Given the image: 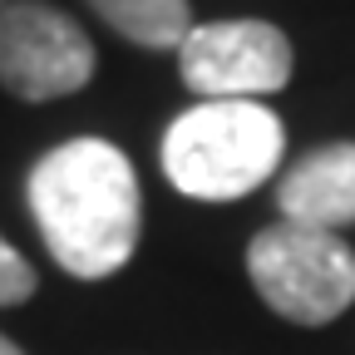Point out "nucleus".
I'll return each mask as SVG.
<instances>
[{"label":"nucleus","instance_id":"423d86ee","mask_svg":"<svg viewBox=\"0 0 355 355\" xmlns=\"http://www.w3.org/2000/svg\"><path fill=\"white\" fill-rule=\"evenodd\" d=\"M277 207L296 227L340 232L355 222V144H326L306 153L277 188Z\"/></svg>","mask_w":355,"mask_h":355},{"label":"nucleus","instance_id":"20e7f679","mask_svg":"<svg viewBox=\"0 0 355 355\" xmlns=\"http://www.w3.org/2000/svg\"><path fill=\"white\" fill-rule=\"evenodd\" d=\"M94 79L89 40L50 0H10L0 10V84L25 104H50Z\"/></svg>","mask_w":355,"mask_h":355},{"label":"nucleus","instance_id":"39448f33","mask_svg":"<svg viewBox=\"0 0 355 355\" xmlns=\"http://www.w3.org/2000/svg\"><path fill=\"white\" fill-rule=\"evenodd\" d=\"M178 69L198 99H266L291 79V40L266 20L193 25L178 44Z\"/></svg>","mask_w":355,"mask_h":355},{"label":"nucleus","instance_id":"7ed1b4c3","mask_svg":"<svg viewBox=\"0 0 355 355\" xmlns=\"http://www.w3.org/2000/svg\"><path fill=\"white\" fill-rule=\"evenodd\" d=\"M247 277L282 321L326 326L355 301V252L340 242V232L277 222L252 237Z\"/></svg>","mask_w":355,"mask_h":355},{"label":"nucleus","instance_id":"f03ea898","mask_svg":"<svg viewBox=\"0 0 355 355\" xmlns=\"http://www.w3.org/2000/svg\"><path fill=\"white\" fill-rule=\"evenodd\" d=\"M286 148L282 119L257 99H207L178 114L163 133V173L178 193L232 202L277 173Z\"/></svg>","mask_w":355,"mask_h":355},{"label":"nucleus","instance_id":"6e6552de","mask_svg":"<svg viewBox=\"0 0 355 355\" xmlns=\"http://www.w3.org/2000/svg\"><path fill=\"white\" fill-rule=\"evenodd\" d=\"M35 296V266L0 237V306H20Z\"/></svg>","mask_w":355,"mask_h":355},{"label":"nucleus","instance_id":"9d476101","mask_svg":"<svg viewBox=\"0 0 355 355\" xmlns=\"http://www.w3.org/2000/svg\"><path fill=\"white\" fill-rule=\"evenodd\" d=\"M6 6H10V0H0V10H6Z\"/></svg>","mask_w":355,"mask_h":355},{"label":"nucleus","instance_id":"0eeeda50","mask_svg":"<svg viewBox=\"0 0 355 355\" xmlns=\"http://www.w3.org/2000/svg\"><path fill=\"white\" fill-rule=\"evenodd\" d=\"M89 10L144 50H178L193 30L188 0H89Z\"/></svg>","mask_w":355,"mask_h":355},{"label":"nucleus","instance_id":"1a4fd4ad","mask_svg":"<svg viewBox=\"0 0 355 355\" xmlns=\"http://www.w3.org/2000/svg\"><path fill=\"white\" fill-rule=\"evenodd\" d=\"M0 355H25V350H20V345H15L10 336H0Z\"/></svg>","mask_w":355,"mask_h":355},{"label":"nucleus","instance_id":"f257e3e1","mask_svg":"<svg viewBox=\"0 0 355 355\" xmlns=\"http://www.w3.org/2000/svg\"><path fill=\"white\" fill-rule=\"evenodd\" d=\"M30 212L50 257L79 282L128 266L144 227L133 163L109 139H69L30 168Z\"/></svg>","mask_w":355,"mask_h":355}]
</instances>
